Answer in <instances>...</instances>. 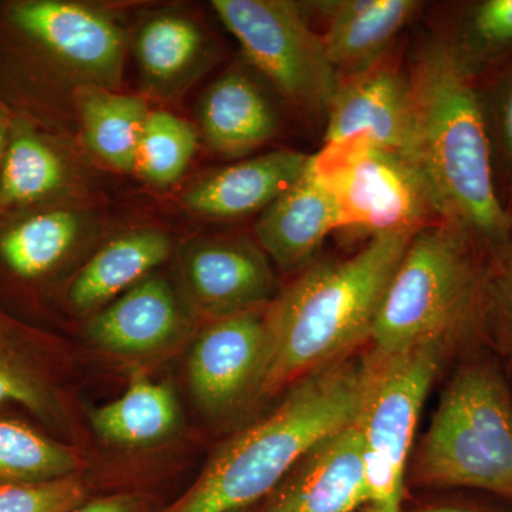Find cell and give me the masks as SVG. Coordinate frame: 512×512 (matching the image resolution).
I'll use <instances>...</instances> for the list:
<instances>
[{
    "mask_svg": "<svg viewBox=\"0 0 512 512\" xmlns=\"http://www.w3.org/2000/svg\"><path fill=\"white\" fill-rule=\"evenodd\" d=\"M414 97L412 158L433 192L441 220L456 222L493 255L512 238L485 117L480 83L444 33L424 40L410 66Z\"/></svg>",
    "mask_w": 512,
    "mask_h": 512,
    "instance_id": "cell-1",
    "label": "cell"
},
{
    "mask_svg": "<svg viewBox=\"0 0 512 512\" xmlns=\"http://www.w3.org/2000/svg\"><path fill=\"white\" fill-rule=\"evenodd\" d=\"M416 231L377 235L349 258L306 266L265 313V359L256 396L342 362L369 342L387 285Z\"/></svg>",
    "mask_w": 512,
    "mask_h": 512,
    "instance_id": "cell-2",
    "label": "cell"
},
{
    "mask_svg": "<svg viewBox=\"0 0 512 512\" xmlns=\"http://www.w3.org/2000/svg\"><path fill=\"white\" fill-rule=\"evenodd\" d=\"M373 366L370 352L298 380L274 412L218 450L174 512H234L272 493L316 443L357 419Z\"/></svg>",
    "mask_w": 512,
    "mask_h": 512,
    "instance_id": "cell-3",
    "label": "cell"
},
{
    "mask_svg": "<svg viewBox=\"0 0 512 512\" xmlns=\"http://www.w3.org/2000/svg\"><path fill=\"white\" fill-rule=\"evenodd\" d=\"M493 256L456 222L417 229L377 312L373 355L390 359L430 343L451 349L483 340Z\"/></svg>",
    "mask_w": 512,
    "mask_h": 512,
    "instance_id": "cell-4",
    "label": "cell"
},
{
    "mask_svg": "<svg viewBox=\"0 0 512 512\" xmlns=\"http://www.w3.org/2000/svg\"><path fill=\"white\" fill-rule=\"evenodd\" d=\"M421 484L473 488L512 503V394L484 356L458 367L414 461Z\"/></svg>",
    "mask_w": 512,
    "mask_h": 512,
    "instance_id": "cell-5",
    "label": "cell"
},
{
    "mask_svg": "<svg viewBox=\"0 0 512 512\" xmlns=\"http://www.w3.org/2000/svg\"><path fill=\"white\" fill-rule=\"evenodd\" d=\"M448 352L441 343L375 359L359 414L365 446L367 500L359 512H402L414 433L431 383Z\"/></svg>",
    "mask_w": 512,
    "mask_h": 512,
    "instance_id": "cell-6",
    "label": "cell"
},
{
    "mask_svg": "<svg viewBox=\"0 0 512 512\" xmlns=\"http://www.w3.org/2000/svg\"><path fill=\"white\" fill-rule=\"evenodd\" d=\"M212 8L252 66L286 99L312 116L326 117L340 76L303 6L284 0H214Z\"/></svg>",
    "mask_w": 512,
    "mask_h": 512,
    "instance_id": "cell-7",
    "label": "cell"
},
{
    "mask_svg": "<svg viewBox=\"0 0 512 512\" xmlns=\"http://www.w3.org/2000/svg\"><path fill=\"white\" fill-rule=\"evenodd\" d=\"M312 163L338 201L343 228L372 238L441 220L426 177L404 154L352 140L323 146Z\"/></svg>",
    "mask_w": 512,
    "mask_h": 512,
    "instance_id": "cell-8",
    "label": "cell"
},
{
    "mask_svg": "<svg viewBox=\"0 0 512 512\" xmlns=\"http://www.w3.org/2000/svg\"><path fill=\"white\" fill-rule=\"evenodd\" d=\"M325 120L323 146L365 140L412 158L414 97L410 72L383 59L365 72L343 77Z\"/></svg>",
    "mask_w": 512,
    "mask_h": 512,
    "instance_id": "cell-9",
    "label": "cell"
},
{
    "mask_svg": "<svg viewBox=\"0 0 512 512\" xmlns=\"http://www.w3.org/2000/svg\"><path fill=\"white\" fill-rule=\"evenodd\" d=\"M265 313L255 309L222 316L195 342L188 376L207 412H228L256 394L265 359Z\"/></svg>",
    "mask_w": 512,
    "mask_h": 512,
    "instance_id": "cell-10",
    "label": "cell"
},
{
    "mask_svg": "<svg viewBox=\"0 0 512 512\" xmlns=\"http://www.w3.org/2000/svg\"><path fill=\"white\" fill-rule=\"evenodd\" d=\"M367 500L359 416L305 453L275 488L265 512H355Z\"/></svg>",
    "mask_w": 512,
    "mask_h": 512,
    "instance_id": "cell-11",
    "label": "cell"
},
{
    "mask_svg": "<svg viewBox=\"0 0 512 512\" xmlns=\"http://www.w3.org/2000/svg\"><path fill=\"white\" fill-rule=\"evenodd\" d=\"M9 20L64 63L113 82L123 60V33L96 10L57 0H30L9 8Z\"/></svg>",
    "mask_w": 512,
    "mask_h": 512,
    "instance_id": "cell-12",
    "label": "cell"
},
{
    "mask_svg": "<svg viewBox=\"0 0 512 512\" xmlns=\"http://www.w3.org/2000/svg\"><path fill=\"white\" fill-rule=\"evenodd\" d=\"M340 228L338 201L309 156L301 177L265 208L255 234L279 268L293 271L311 264L330 232Z\"/></svg>",
    "mask_w": 512,
    "mask_h": 512,
    "instance_id": "cell-13",
    "label": "cell"
},
{
    "mask_svg": "<svg viewBox=\"0 0 512 512\" xmlns=\"http://www.w3.org/2000/svg\"><path fill=\"white\" fill-rule=\"evenodd\" d=\"M309 6L325 22L323 43L340 79L386 59L396 37L423 9L416 0H325Z\"/></svg>",
    "mask_w": 512,
    "mask_h": 512,
    "instance_id": "cell-14",
    "label": "cell"
},
{
    "mask_svg": "<svg viewBox=\"0 0 512 512\" xmlns=\"http://www.w3.org/2000/svg\"><path fill=\"white\" fill-rule=\"evenodd\" d=\"M185 272L197 301L218 315L255 311L274 295L268 262L245 242L202 244L188 255Z\"/></svg>",
    "mask_w": 512,
    "mask_h": 512,
    "instance_id": "cell-15",
    "label": "cell"
},
{
    "mask_svg": "<svg viewBox=\"0 0 512 512\" xmlns=\"http://www.w3.org/2000/svg\"><path fill=\"white\" fill-rule=\"evenodd\" d=\"M309 156L276 150L217 171L184 195L188 210L212 218H239L265 210L303 173Z\"/></svg>",
    "mask_w": 512,
    "mask_h": 512,
    "instance_id": "cell-16",
    "label": "cell"
},
{
    "mask_svg": "<svg viewBox=\"0 0 512 512\" xmlns=\"http://www.w3.org/2000/svg\"><path fill=\"white\" fill-rule=\"evenodd\" d=\"M180 323L177 301L167 282H138L90 325L100 348L117 355H146L174 338Z\"/></svg>",
    "mask_w": 512,
    "mask_h": 512,
    "instance_id": "cell-17",
    "label": "cell"
},
{
    "mask_svg": "<svg viewBox=\"0 0 512 512\" xmlns=\"http://www.w3.org/2000/svg\"><path fill=\"white\" fill-rule=\"evenodd\" d=\"M278 114L264 92L245 74L227 73L212 84L201 106L208 144L224 156H244L271 140Z\"/></svg>",
    "mask_w": 512,
    "mask_h": 512,
    "instance_id": "cell-18",
    "label": "cell"
},
{
    "mask_svg": "<svg viewBox=\"0 0 512 512\" xmlns=\"http://www.w3.org/2000/svg\"><path fill=\"white\" fill-rule=\"evenodd\" d=\"M168 254L170 241L163 232L144 229L114 239L84 266L70 289V299L77 309L94 308L137 284Z\"/></svg>",
    "mask_w": 512,
    "mask_h": 512,
    "instance_id": "cell-19",
    "label": "cell"
},
{
    "mask_svg": "<svg viewBox=\"0 0 512 512\" xmlns=\"http://www.w3.org/2000/svg\"><path fill=\"white\" fill-rule=\"evenodd\" d=\"M178 406L167 384L134 376L123 396L92 413L94 430L120 446H148L173 433Z\"/></svg>",
    "mask_w": 512,
    "mask_h": 512,
    "instance_id": "cell-20",
    "label": "cell"
},
{
    "mask_svg": "<svg viewBox=\"0 0 512 512\" xmlns=\"http://www.w3.org/2000/svg\"><path fill=\"white\" fill-rule=\"evenodd\" d=\"M84 134L90 148L120 171L136 168L138 144L148 107L141 97L90 87L79 97Z\"/></svg>",
    "mask_w": 512,
    "mask_h": 512,
    "instance_id": "cell-21",
    "label": "cell"
},
{
    "mask_svg": "<svg viewBox=\"0 0 512 512\" xmlns=\"http://www.w3.org/2000/svg\"><path fill=\"white\" fill-rule=\"evenodd\" d=\"M444 36L464 69L481 84L512 60V0L464 3Z\"/></svg>",
    "mask_w": 512,
    "mask_h": 512,
    "instance_id": "cell-22",
    "label": "cell"
},
{
    "mask_svg": "<svg viewBox=\"0 0 512 512\" xmlns=\"http://www.w3.org/2000/svg\"><path fill=\"white\" fill-rule=\"evenodd\" d=\"M79 229V218L69 211L35 215L0 238V256L16 275L37 278L62 261Z\"/></svg>",
    "mask_w": 512,
    "mask_h": 512,
    "instance_id": "cell-23",
    "label": "cell"
},
{
    "mask_svg": "<svg viewBox=\"0 0 512 512\" xmlns=\"http://www.w3.org/2000/svg\"><path fill=\"white\" fill-rule=\"evenodd\" d=\"M70 448L15 420L0 419V483H45L76 474Z\"/></svg>",
    "mask_w": 512,
    "mask_h": 512,
    "instance_id": "cell-24",
    "label": "cell"
},
{
    "mask_svg": "<svg viewBox=\"0 0 512 512\" xmlns=\"http://www.w3.org/2000/svg\"><path fill=\"white\" fill-rule=\"evenodd\" d=\"M63 165L40 138L19 131L10 140L0 171V207L29 204L57 190Z\"/></svg>",
    "mask_w": 512,
    "mask_h": 512,
    "instance_id": "cell-25",
    "label": "cell"
},
{
    "mask_svg": "<svg viewBox=\"0 0 512 512\" xmlns=\"http://www.w3.org/2000/svg\"><path fill=\"white\" fill-rule=\"evenodd\" d=\"M197 146V133L187 121L165 111H153L138 144L136 168L150 183L173 184L187 170Z\"/></svg>",
    "mask_w": 512,
    "mask_h": 512,
    "instance_id": "cell-26",
    "label": "cell"
},
{
    "mask_svg": "<svg viewBox=\"0 0 512 512\" xmlns=\"http://www.w3.org/2000/svg\"><path fill=\"white\" fill-rule=\"evenodd\" d=\"M200 29L180 16L150 20L137 40L138 57L148 76L168 80L190 66L200 52Z\"/></svg>",
    "mask_w": 512,
    "mask_h": 512,
    "instance_id": "cell-27",
    "label": "cell"
},
{
    "mask_svg": "<svg viewBox=\"0 0 512 512\" xmlns=\"http://www.w3.org/2000/svg\"><path fill=\"white\" fill-rule=\"evenodd\" d=\"M498 185H512V60L480 84Z\"/></svg>",
    "mask_w": 512,
    "mask_h": 512,
    "instance_id": "cell-28",
    "label": "cell"
},
{
    "mask_svg": "<svg viewBox=\"0 0 512 512\" xmlns=\"http://www.w3.org/2000/svg\"><path fill=\"white\" fill-rule=\"evenodd\" d=\"M84 495L76 474L45 483H0V512H72Z\"/></svg>",
    "mask_w": 512,
    "mask_h": 512,
    "instance_id": "cell-29",
    "label": "cell"
},
{
    "mask_svg": "<svg viewBox=\"0 0 512 512\" xmlns=\"http://www.w3.org/2000/svg\"><path fill=\"white\" fill-rule=\"evenodd\" d=\"M483 340L503 355L512 356V238L493 256L485 299Z\"/></svg>",
    "mask_w": 512,
    "mask_h": 512,
    "instance_id": "cell-30",
    "label": "cell"
},
{
    "mask_svg": "<svg viewBox=\"0 0 512 512\" xmlns=\"http://www.w3.org/2000/svg\"><path fill=\"white\" fill-rule=\"evenodd\" d=\"M13 402L46 416L52 409L49 394L35 373L0 342V404Z\"/></svg>",
    "mask_w": 512,
    "mask_h": 512,
    "instance_id": "cell-31",
    "label": "cell"
},
{
    "mask_svg": "<svg viewBox=\"0 0 512 512\" xmlns=\"http://www.w3.org/2000/svg\"><path fill=\"white\" fill-rule=\"evenodd\" d=\"M72 512H146V505L134 495H110L84 503Z\"/></svg>",
    "mask_w": 512,
    "mask_h": 512,
    "instance_id": "cell-32",
    "label": "cell"
},
{
    "mask_svg": "<svg viewBox=\"0 0 512 512\" xmlns=\"http://www.w3.org/2000/svg\"><path fill=\"white\" fill-rule=\"evenodd\" d=\"M8 131L5 124L0 120V171H2L3 160H5L6 150H8Z\"/></svg>",
    "mask_w": 512,
    "mask_h": 512,
    "instance_id": "cell-33",
    "label": "cell"
},
{
    "mask_svg": "<svg viewBox=\"0 0 512 512\" xmlns=\"http://www.w3.org/2000/svg\"><path fill=\"white\" fill-rule=\"evenodd\" d=\"M423 512H491L481 510V508L474 507H441V508H433V510H427Z\"/></svg>",
    "mask_w": 512,
    "mask_h": 512,
    "instance_id": "cell-34",
    "label": "cell"
},
{
    "mask_svg": "<svg viewBox=\"0 0 512 512\" xmlns=\"http://www.w3.org/2000/svg\"><path fill=\"white\" fill-rule=\"evenodd\" d=\"M508 211H510V214L512 215V200H511V204L508 205Z\"/></svg>",
    "mask_w": 512,
    "mask_h": 512,
    "instance_id": "cell-35",
    "label": "cell"
}]
</instances>
